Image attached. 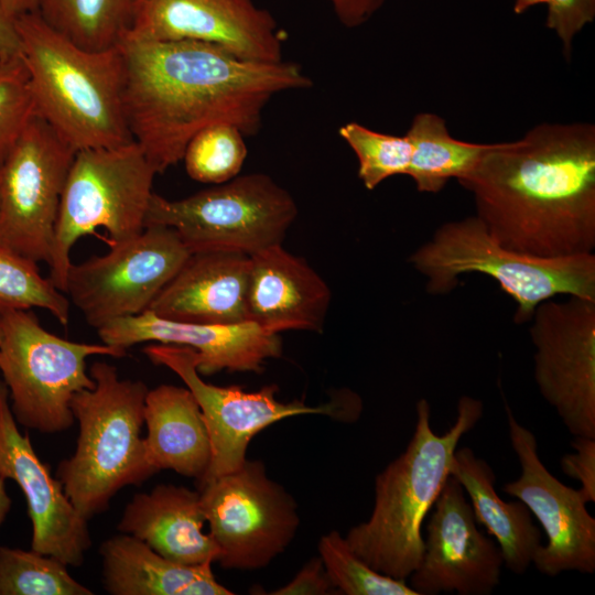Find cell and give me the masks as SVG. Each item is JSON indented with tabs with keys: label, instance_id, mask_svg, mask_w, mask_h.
I'll return each mask as SVG.
<instances>
[{
	"label": "cell",
	"instance_id": "obj_40",
	"mask_svg": "<svg viewBox=\"0 0 595 595\" xmlns=\"http://www.w3.org/2000/svg\"><path fill=\"white\" fill-rule=\"evenodd\" d=\"M4 478L0 476V524L4 521L10 511L12 501L7 493Z\"/></svg>",
	"mask_w": 595,
	"mask_h": 595
},
{
	"label": "cell",
	"instance_id": "obj_3",
	"mask_svg": "<svg viewBox=\"0 0 595 595\" xmlns=\"http://www.w3.org/2000/svg\"><path fill=\"white\" fill-rule=\"evenodd\" d=\"M415 412L408 446L376 476L370 517L345 536L350 549L370 567L404 581L421 560L422 524L450 476L452 456L462 436L482 419L484 404L462 396L455 421L443 434L431 426L428 400L420 399Z\"/></svg>",
	"mask_w": 595,
	"mask_h": 595
},
{
	"label": "cell",
	"instance_id": "obj_24",
	"mask_svg": "<svg viewBox=\"0 0 595 595\" xmlns=\"http://www.w3.org/2000/svg\"><path fill=\"white\" fill-rule=\"evenodd\" d=\"M102 585L111 595H231L214 576L212 563L184 565L127 533L99 548Z\"/></svg>",
	"mask_w": 595,
	"mask_h": 595
},
{
	"label": "cell",
	"instance_id": "obj_11",
	"mask_svg": "<svg viewBox=\"0 0 595 595\" xmlns=\"http://www.w3.org/2000/svg\"><path fill=\"white\" fill-rule=\"evenodd\" d=\"M201 505L224 569L267 566L292 542L300 524L298 505L269 478L261 461L198 485Z\"/></svg>",
	"mask_w": 595,
	"mask_h": 595
},
{
	"label": "cell",
	"instance_id": "obj_16",
	"mask_svg": "<svg viewBox=\"0 0 595 595\" xmlns=\"http://www.w3.org/2000/svg\"><path fill=\"white\" fill-rule=\"evenodd\" d=\"M125 37L197 41L247 61H283L275 19L252 0H136Z\"/></svg>",
	"mask_w": 595,
	"mask_h": 595
},
{
	"label": "cell",
	"instance_id": "obj_27",
	"mask_svg": "<svg viewBox=\"0 0 595 595\" xmlns=\"http://www.w3.org/2000/svg\"><path fill=\"white\" fill-rule=\"evenodd\" d=\"M136 0H40L37 12L82 48L116 47L127 34Z\"/></svg>",
	"mask_w": 595,
	"mask_h": 595
},
{
	"label": "cell",
	"instance_id": "obj_33",
	"mask_svg": "<svg viewBox=\"0 0 595 595\" xmlns=\"http://www.w3.org/2000/svg\"><path fill=\"white\" fill-rule=\"evenodd\" d=\"M35 113L22 56L0 61V158Z\"/></svg>",
	"mask_w": 595,
	"mask_h": 595
},
{
	"label": "cell",
	"instance_id": "obj_14",
	"mask_svg": "<svg viewBox=\"0 0 595 595\" xmlns=\"http://www.w3.org/2000/svg\"><path fill=\"white\" fill-rule=\"evenodd\" d=\"M143 353L153 364L175 372L199 404L210 439L212 459L198 485L238 469L247 459L251 439L270 424L300 414L333 412L329 405L311 407L300 400L281 402L275 399V385L248 392L238 386L208 383L197 371L196 351L186 346L153 344L144 347Z\"/></svg>",
	"mask_w": 595,
	"mask_h": 595
},
{
	"label": "cell",
	"instance_id": "obj_21",
	"mask_svg": "<svg viewBox=\"0 0 595 595\" xmlns=\"http://www.w3.org/2000/svg\"><path fill=\"white\" fill-rule=\"evenodd\" d=\"M326 282L303 259L281 245L250 256L248 321L279 334L321 332L331 302Z\"/></svg>",
	"mask_w": 595,
	"mask_h": 595
},
{
	"label": "cell",
	"instance_id": "obj_22",
	"mask_svg": "<svg viewBox=\"0 0 595 595\" xmlns=\"http://www.w3.org/2000/svg\"><path fill=\"white\" fill-rule=\"evenodd\" d=\"M205 521L199 491L159 484L151 491L132 497L118 530L171 561L199 565L217 561L220 554L210 533L203 532Z\"/></svg>",
	"mask_w": 595,
	"mask_h": 595
},
{
	"label": "cell",
	"instance_id": "obj_23",
	"mask_svg": "<svg viewBox=\"0 0 595 595\" xmlns=\"http://www.w3.org/2000/svg\"><path fill=\"white\" fill-rule=\"evenodd\" d=\"M148 462L201 480L212 459V445L198 402L187 387L160 385L144 401Z\"/></svg>",
	"mask_w": 595,
	"mask_h": 595
},
{
	"label": "cell",
	"instance_id": "obj_7",
	"mask_svg": "<svg viewBox=\"0 0 595 595\" xmlns=\"http://www.w3.org/2000/svg\"><path fill=\"white\" fill-rule=\"evenodd\" d=\"M156 174L134 140L76 151L61 198L48 263V279L60 291L65 292L71 250L80 237L104 228L110 245L142 232Z\"/></svg>",
	"mask_w": 595,
	"mask_h": 595
},
{
	"label": "cell",
	"instance_id": "obj_39",
	"mask_svg": "<svg viewBox=\"0 0 595 595\" xmlns=\"http://www.w3.org/2000/svg\"><path fill=\"white\" fill-rule=\"evenodd\" d=\"M0 3L6 13L15 20L23 14L36 12L40 0H0Z\"/></svg>",
	"mask_w": 595,
	"mask_h": 595
},
{
	"label": "cell",
	"instance_id": "obj_20",
	"mask_svg": "<svg viewBox=\"0 0 595 595\" xmlns=\"http://www.w3.org/2000/svg\"><path fill=\"white\" fill-rule=\"evenodd\" d=\"M250 256L203 251L188 256L149 307L159 317L198 324L248 321Z\"/></svg>",
	"mask_w": 595,
	"mask_h": 595
},
{
	"label": "cell",
	"instance_id": "obj_8",
	"mask_svg": "<svg viewBox=\"0 0 595 595\" xmlns=\"http://www.w3.org/2000/svg\"><path fill=\"white\" fill-rule=\"evenodd\" d=\"M0 371L17 423L41 433H60L74 421L75 393L93 389L86 371L90 356L121 358L127 350L78 343L46 331L30 310L0 315Z\"/></svg>",
	"mask_w": 595,
	"mask_h": 595
},
{
	"label": "cell",
	"instance_id": "obj_34",
	"mask_svg": "<svg viewBox=\"0 0 595 595\" xmlns=\"http://www.w3.org/2000/svg\"><path fill=\"white\" fill-rule=\"evenodd\" d=\"M545 6V25L556 34L570 61L575 36L595 19V0H547Z\"/></svg>",
	"mask_w": 595,
	"mask_h": 595
},
{
	"label": "cell",
	"instance_id": "obj_35",
	"mask_svg": "<svg viewBox=\"0 0 595 595\" xmlns=\"http://www.w3.org/2000/svg\"><path fill=\"white\" fill-rule=\"evenodd\" d=\"M574 453L565 454L561 458L564 474L577 480L581 485L580 494L587 502L595 501V439L574 436L571 442Z\"/></svg>",
	"mask_w": 595,
	"mask_h": 595
},
{
	"label": "cell",
	"instance_id": "obj_28",
	"mask_svg": "<svg viewBox=\"0 0 595 595\" xmlns=\"http://www.w3.org/2000/svg\"><path fill=\"white\" fill-rule=\"evenodd\" d=\"M58 559L0 547V595H93Z\"/></svg>",
	"mask_w": 595,
	"mask_h": 595
},
{
	"label": "cell",
	"instance_id": "obj_41",
	"mask_svg": "<svg viewBox=\"0 0 595 595\" xmlns=\"http://www.w3.org/2000/svg\"><path fill=\"white\" fill-rule=\"evenodd\" d=\"M547 0H515L513 11L516 14H522L532 7L545 4Z\"/></svg>",
	"mask_w": 595,
	"mask_h": 595
},
{
	"label": "cell",
	"instance_id": "obj_19",
	"mask_svg": "<svg viewBox=\"0 0 595 595\" xmlns=\"http://www.w3.org/2000/svg\"><path fill=\"white\" fill-rule=\"evenodd\" d=\"M101 343L126 349L144 342L186 346L196 351L197 371L260 372L264 363L282 354L279 334L251 321L239 324H198L166 320L145 312L117 318L97 329Z\"/></svg>",
	"mask_w": 595,
	"mask_h": 595
},
{
	"label": "cell",
	"instance_id": "obj_42",
	"mask_svg": "<svg viewBox=\"0 0 595 595\" xmlns=\"http://www.w3.org/2000/svg\"><path fill=\"white\" fill-rule=\"evenodd\" d=\"M0 335H1V332H0Z\"/></svg>",
	"mask_w": 595,
	"mask_h": 595
},
{
	"label": "cell",
	"instance_id": "obj_37",
	"mask_svg": "<svg viewBox=\"0 0 595 595\" xmlns=\"http://www.w3.org/2000/svg\"><path fill=\"white\" fill-rule=\"evenodd\" d=\"M338 21L357 28L370 20L387 0H327Z\"/></svg>",
	"mask_w": 595,
	"mask_h": 595
},
{
	"label": "cell",
	"instance_id": "obj_10",
	"mask_svg": "<svg viewBox=\"0 0 595 595\" xmlns=\"http://www.w3.org/2000/svg\"><path fill=\"white\" fill-rule=\"evenodd\" d=\"M76 150L34 113L0 158V244L50 263L61 198Z\"/></svg>",
	"mask_w": 595,
	"mask_h": 595
},
{
	"label": "cell",
	"instance_id": "obj_31",
	"mask_svg": "<svg viewBox=\"0 0 595 595\" xmlns=\"http://www.w3.org/2000/svg\"><path fill=\"white\" fill-rule=\"evenodd\" d=\"M327 576L338 593L346 595H418L404 580L379 573L364 562L345 537L332 530L318 542Z\"/></svg>",
	"mask_w": 595,
	"mask_h": 595
},
{
	"label": "cell",
	"instance_id": "obj_38",
	"mask_svg": "<svg viewBox=\"0 0 595 595\" xmlns=\"http://www.w3.org/2000/svg\"><path fill=\"white\" fill-rule=\"evenodd\" d=\"M21 55V42L15 21L10 18L0 3V60Z\"/></svg>",
	"mask_w": 595,
	"mask_h": 595
},
{
	"label": "cell",
	"instance_id": "obj_9",
	"mask_svg": "<svg viewBox=\"0 0 595 595\" xmlns=\"http://www.w3.org/2000/svg\"><path fill=\"white\" fill-rule=\"evenodd\" d=\"M298 216L293 196L271 176L250 173L181 199L153 193L145 226L173 228L190 251L252 256L281 245Z\"/></svg>",
	"mask_w": 595,
	"mask_h": 595
},
{
	"label": "cell",
	"instance_id": "obj_30",
	"mask_svg": "<svg viewBox=\"0 0 595 595\" xmlns=\"http://www.w3.org/2000/svg\"><path fill=\"white\" fill-rule=\"evenodd\" d=\"M244 137L237 127L228 123L212 125L197 132L182 158L188 176L216 185L238 176L248 153Z\"/></svg>",
	"mask_w": 595,
	"mask_h": 595
},
{
	"label": "cell",
	"instance_id": "obj_36",
	"mask_svg": "<svg viewBox=\"0 0 595 595\" xmlns=\"http://www.w3.org/2000/svg\"><path fill=\"white\" fill-rule=\"evenodd\" d=\"M320 556L311 559L288 584L273 591V595L336 594Z\"/></svg>",
	"mask_w": 595,
	"mask_h": 595
},
{
	"label": "cell",
	"instance_id": "obj_1",
	"mask_svg": "<svg viewBox=\"0 0 595 595\" xmlns=\"http://www.w3.org/2000/svg\"><path fill=\"white\" fill-rule=\"evenodd\" d=\"M118 47L128 128L158 174L201 130L228 123L253 136L274 96L312 86L296 63L247 61L204 42L123 37Z\"/></svg>",
	"mask_w": 595,
	"mask_h": 595
},
{
	"label": "cell",
	"instance_id": "obj_17",
	"mask_svg": "<svg viewBox=\"0 0 595 595\" xmlns=\"http://www.w3.org/2000/svg\"><path fill=\"white\" fill-rule=\"evenodd\" d=\"M502 566L499 545L479 530L463 486L448 476L428 520L410 587L418 595H489L500 583Z\"/></svg>",
	"mask_w": 595,
	"mask_h": 595
},
{
	"label": "cell",
	"instance_id": "obj_29",
	"mask_svg": "<svg viewBox=\"0 0 595 595\" xmlns=\"http://www.w3.org/2000/svg\"><path fill=\"white\" fill-rule=\"evenodd\" d=\"M36 264L0 244V315L40 307L67 326L69 300L40 274Z\"/></svg>",
	"mask_w": 595,
	"mask_h": 595
},
{
	"label": "cell",
	"instance_id": "obj_4",
	"mask_svg": "<svg viewBox=\"0 0 595 595\" xmlns=\"http://www.w3.org/2000/svg\"><path fill=\"white\" fill-rule=\"evenodd\" d=\"M35 113L76 151L133 141L123 107L118 45L89 51L32 12L15 20Z\"/></svg>",
	"mask_w": 595,
	"mask_h": 595
},
{
	"label": "cell",
	"instance_id": "obj_5",
	"mask_svg": "<svg viewBox=\"0 0 595 595\" xmlns=\"http://www.w3.org/2000/svg\"><path fill=\"white\" fill-rule=\"evenodd\" d=\"M93 389L74 394L71 409L79 425L74 454L60 462L56 477L85 519L106 511L126 486H139L158 470L148 462L141 430L149 388L121 379L116 366L95 361Z\"/></svg>",
	"mask_w": 595,
	"mask_h": 595
},
{
	"label": "cell",
	"instance_id": "obj_25",
	"mask_svg": "<svg viewBox=\"0 0 595 595\" xmlns=\"http://www.w3.org/2000/svg\"><path fill=\"white\" fill-rule=\"evenodd\" d=\"M448 474L463 486L477 523L499 545L504 566L523 574L542 545L541 531L528 507L519 499L505 501L498 496L493 468L470 447L455 450Z\"/></svg>",
	"mask_w": 595,
	"mask_h": 595
},
{
	"label": "cell",
	"instance_id": "obj_13",
	"mask_svg": "<svg viewBox=\"0 0 595 595\" xmlns=\"http://www.w3.org/2000/svg\"><path fill=\"white\" fill-rule=\"evenodd\" d=\"M530 321L541 396L573 436L595 439V301L550 299Z\"/></svg>",
	"mask_w": 595,
	"mask_h": 595
},
{
	"label": "cell",
	"instance_id": "obj_43",
	"mask_svg": "<svg viewBox=\"0 0 595 595\" xmlns=\"http://www.w3.org/2000/svg\"><path fill=\"white\" fill-rule=\"evenodd\" d=\"M1 61V60H0Z\"/></svg>",
	"mask_w": 595,
	"mask_h": 595
},
{
	"label": "cell",
	"instance_id": "obj_15",
	"mask_svg": "<svg viewBox=\"0 0 595 595\" xmlns=\"http://www.w3.org/2000/svg\"><path fill=\"white\" fill-rule=\"evenodd\" d=\"M505 409L520 475L506 483L502 491L522 501L547 536V544L540 547L532 564L548 576L570 571L593 574L595 518L578 489L561 483L544 466L534 434L517 421L508 404Z\"/></svg>",
	"mask_w": 595,
	"mask_h": 595
},
{
	"label": "cell",
	"instance_id": "obj_26",
	"mask_svg": "<svg viewBox=\"0 0 595 595\" xmlns=\"http://www.w3.org/2000/svg\"><path fill=\"white\" fill-rule=\"evenodd\" d=\"M405 136L412 147L407 175L421 193H439L450 178L464 177L493 145L453 138L445 119L426 111L413 117Z\"/></svg>",
	"mask_w": 595,
	"mask_h": 595
},
{
	"label": "cell",
	"instance_id": "obj_12",
	"mask_svg": "<svg viewBox=\"0 0 595 595\" xmlns=\"http://www.w3.org/2000/svg\"><path fill=\"white\" fill-rule=\"evenodd\" d=\"M102 256L71 264L65 292L86 322L98 329L150 305L191 255L177 232L148 225Z\"/></svg>",
	"mask_w": 595,
	"mask_h": 595
},
{
	"label": "cell",
	"instance_id": "obj_32",
	"mask_svg": "<svg viewBox=\"0 0 595 595\" xmlns=\"http://www.w3.org/2000/svg\"><path fill=\"white\" fill-rule=\"evenodd\" d=\"M339 137L358 160V177L371 191L394 175H407L412 147L404 136L375 131L351 121L338 129Z\"/></svg>",
	"mask_w": 595,
	"mask_h": 595
},
{
	"label": "cell",
	"instance_id": "obj_6",
	"mask_svg": "<svg viewBox=\"0 0 595 595\" xmlns=\"http://www.w3.org/2000/svg\"><path fill=\"white\" fill-rule=\"evenodd\" d=\"M426 278V291L444 294L465 273L496 280L517 303L515 322H530L536 307L555 295L595 301V255L540 257L501 245L476 216L441 225L409 258Z\"/></svg>",
	"mask_w": 595,
	"mask_h": 595
},
{
	"label": "cell",
	"instance_id": "obj_2",
	"mask_svg": "<svg viewBox=\"0 0 595 595\" xmlns=\"http://www.w3.org/2000/svg\"><path fill=\"white\" fill-rule=\"evenodd\" d=\"M457 182L501 245L565 257L595 248V125L543 122L493 143Z\"/></svg>",
	"mask_w": 595,
	"mask_h": 595
},
{
	"label": "cell",
	"instance_id": "obj_18",
	"mask_svg": "<svg viewBox=\"0 0 595 595\" xmlns=\"http://www.w3.org/2000/svg\"><path fill=\"white\" fill-rule=\"evenodd\" d=\"M0 476L12 479L26 499L31 549L67 566H80L91 545L87 519L75 509L62 483L36 455L12 414L9 390L0 379Z\"/></svg>",
	"mask_w": 595,
	"mask_h": 595
}]
</instances>
